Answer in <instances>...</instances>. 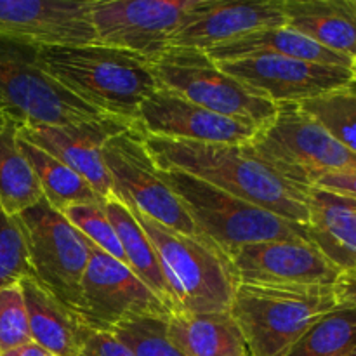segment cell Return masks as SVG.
<instances>
[{
	"label": "cell",
	"instance_id": "obj_1",
	"mask_svg": "<svg viewBox=\"0 0 356 356\" xmlns=\"http://www.w3.org/2000/svg\"><path fill=\"white\" fill-rule=\"evenodd\" d=\"M145 141L159 169L186 172L287 221L308 226L312 188L305 190L280 176L250 143H191L146 134Z\"/></svg>",
	"mask_w": 356,
	"mask_h": 356
},
{
	"label": "cell",
	"instance_id": "obj_2",
	"mask_svg": "<svg viewBox=\"0 0 356 356\" xmlns=\"http://www.w3.org/2000/svg\"><path fill=\"white\" fill-rule=\"evenodd\" d=\"M45 72L90 108L138 127L143 101L160 87L152 63L139 54L101 44L38 47Z\"/></svg>",
	"mask_w": 356,
	"mask_h": 356
},
{
	"label": "cell",
	"instance_id": "obj_3",
	"mask_svg": "<svg viewBox=\"0 0 356 356\" xmlns=\"http://www.w3.org/2000/svg\"><path fill=\"white\" fill-rule=\"evenodd\" d=\"M131 212L153 243L176 313H228L238 287L232 259L204 236L174 232Z\"/></svg>",
	"mask_w": 356,
	"mask_h": 356
},
{
	"label": "cell",
	"instance_id": "obj_4",
	"mask_svg": "<svg viewBox=\"0 0 356 356\" xmlns=\"http://www.w3.org/2000/svg\"><path fill=\"white\" fill-rule=\"evenodd\" d=\"M159 172L184 205L198 233L211 240L229 259L236 250L250 243L309 240L306 226L233 197L198 177L174 169H159Z\"/></svg>",
	"mask_w": 356,
	"mask_h": 356
},
{
	"label": "cell",
	"instance_id": "obj_5",
	"mask_svg": "<svg viewBox=\"0 0 356 356\" xmlns=\"http://www.w3.org/2000/svg\"><path fill=\"white\" fill-rule=\"evenodd\" d=\"M337 306L334 287L238 284L229 315L238 325L250 356H285Z\"/></svg>",
	"mask_w": 356,
	"mask_h": 356
},
{
	"label": "cell",
	"instance_id": "obj_6",
	"mask_svg": "<svg viewBox=\"0 0 356 356\" xmlns=\"http://www.w3.org/2000/svg\"><path fill=\"white\" fill-rule=\"evenodd\" d=\"M250 145L280 176L305 190L322 174L356 172V153L299 103L278 104L273 120L257 129Z\"/></svg>",
	"mask_w": 356,
	"mask_h": 356
},
{
	"label": "cell",
	"instance_id": "obj_7",
	"mask_svg": "<svg viewBox=\"0 0 356 356\" xmlns=\"http://www.w3.org/2000/svg\"><path fill=\"white\" fill-rule=\"evenodd\" d=\"M149 63L160 87L214 113L249 122L259 129L277 115L278 104L228 75L202 49L169 45Z\"/></svg>",
	"mask_w": 356,
	"mask_h": 356
},
{
	"label": "cell",
	"instance_id": "obj_8",
	"mask_svg": "<svg viewBox=\"0 0 356 356\" xmlns=\"http://www.w3.org/2000/svg\"><path fill=\"white\" fill-rule=\"evenodd\" d=\"M0 101L30 125H65L103 117L45 72L38 47L6 35H0Z\"/></svg>",
	"mask_w": 356,
	"mask_h": 356
},
{
	"label": "cell",
	"instance_id": "obj_9",
	"mask_svg": "<svg viewBox=\"0 0 356 356\" xmlns=\"http://www.w3.org/2000/svg\"><path fill=\"white\" fill-rule=\"evenodd\" d=\"M14 218L35 280L79 313L80 284L90 257L89 240L45 198Z\"/></svg>",
	"mask_w": 356,
	"mask_h": 356
},
{
	"label": "cell",
	"instance_id": "obj_10",
	"mask_svg": "<svg viewBox=\"0 0 356 356\" xmlns=\"http://www.w3.org/2000/svg\"><path fill=\"white\" fill-rule=\"evenodd\" d=\"M103 163L110 176L113 197L127 207L174 232L202 236L179 198L160 177L141 129H127L108 139L103 146Z\"/></svg>",
	"mask_w": 356,
	"mask_h": 356
},
{
	"label": "cell",
	"instance_id": "obj_11",
	"mask_svg": "<svg viewBox=\"0 0 356 356\" xmlns=\"http://www.w3.org/2000/svg\"><path fill=\"white\" fill-rule=\"evenodd\" d=\"M79 315L94 332L139 316H170V309L120 261L90 243V257L80 284Z\"/></svg>",
	"mask_w": 356,
	"mask_h": 356
},
{
	"label": "cell",
	"instance_id": "obj_12",
	"mask_svg": "<svg viewBox=\"0 0 356 356\" xmlns=\"http://www.w3.org/2000/svg\"><path fill=\"white\" fill-rule=\"evenodd\" d=\"M197 0H94L97 44L153 59L169 47Z\"/></svg>",
	"mask_w": 356,
	"mask_h": 356
},
{
	"label": "cell",
	"instance_id": "obj_13",
	"mask_svg": "<svg viewBox=\"0 0 356 356\" xmlns=\"http://www.w3.org/2000/svg\"><path fill=\"white\" fill-rule=\"evenodd\" d=\"M238 284L263 287H334L343 271L309 240H270L232 256Z\"/></svg>",
	"mask_w": 356,
	"mask_h": 356
},
{
	"label": "cell",
	"instance_id": "obj_14",
	"mask_svg": "<svg viewBox=\"0 0 356 356\" xmlns=\"http://www.w3.org/2000/svg\"><path fill=\"white\" fill-rule=\"evenodd\" d=\"M218 65L275 104L302 103L341 89L356 79L355 70L284 56H252Z\"/></svg>",
	"mask_w": 356,
	"mask_h": 356
},
{
	"label": "cell",
	"instance_id": "obj_15",
	"mask_svg": "<svg viewBox=\"0 0 356 356\" xmlns=\"http://www.w3.org/2000/svg\"><path fill=\"white\" fill-rule=\"evenodd\" d=\"M136 125L131 122L103 115L92 120L65 125L21 124L19 138L26 139L75 170L101 198L106 200L108 197H113V188L103 163V146L108 139Z\"/></svg>",
	"mask_w": 356,
	"mask_h": 356
},
{
	"label": "cell",
	"instance_id": "obj_16",
	"mask_svg": "<svg viewBox=\"0 0 356 356\" xmlns=\"http://www.w3.org/2000/svg\"><path fill=\"white\" fill-rule=\"evenodd\" d=\"M94 0H0V35L35 47L97 44Z\"/></svg>",
	"mask_w": 356,
	"mask_h": 356
},
{
	"label": "cell",
	"instance_id": "obj_17",
	"mask_svg": "<svg viewBox=\"0 0 356 356\" xmlns=\"http://www.w3.org/2000/svg\"><path fill=\"white\" fill-rule=\"evenodd\" d=\"M138 127L155 138L228 145L250 143L259 129L249 122L198 106L165 87H159L143 101L138 111Z\"/></svg>",
	"mask_w": 356,
	"mask_h": 356
},
{
	"label": "cell",
	"instance_id": "obj_18",
	"mask_svg": "<svg viewBox=\"0 0 356 356\" xmlns=\"http://www.w3.org/2000/svg\"><path fill=\"white\" fill-rule=\"evenodd\" d=\"M271 26H285L282 0H197L169 45L209 51L250 31Z\"/></svg>",
	"mask_w": 356,
	"mask_h": 356
},
{
	"label": "cell",
	"instance_id": "obj_19",
	"mask_svg": "<svg viewBox=\"0 0 356 356\" xmlns=\"http://www.w3.org/2000/svg\"><path fill=\"white\" fill-rule=\"evenodd\" d=\"M19 285L26 305L31 341L58 356H79L94 330L75 309L66 306L35 278H23Z\"/></svg>",
	"mask_w": 356,
	"mask_h": 356
},
{
	"label": "cell",
	"instance_id": "obj_20",
	"mask_svg": "<svg viewBox=\"0 0 356 356\" xmlns=\"http://www.w3.org/2000/svg\"><path fill=\"white\" fill-rule=\"evenodd\" d=\"M309 240L343 273L356 270V198L313 186L308 197Z\"/></svg>",
	"mask_w": 356,
	"mask_h": 356
},
{
	"label": "cell",
	"instance_id": "obj_21",
	"mask_svg": "<svg viewBox=\"0 0 356 356\" xmlns=\"http://www.w3.org/2000/svg\"><path fill=\"white\" fill-rule=\"evenodd\" d=\"M285 26L339 54L356 56V0H282Z\"/></svg>",
	"mask_w": 356,
	"mask_h": 356
},
{
	"label": "cell",
	"instance_id": "obj_22",
	"mask_svg": "<svg viewBox=\"0 0 356 356\" xmlns=\"http://www.w3.org/2000/svg\"><path fill=\"white\" fill-rule=\"evenodd\" d=\"M207 52L216 63L233 59L252 58V56H284L318 65L341 66L353 70V58L339 54L309 40L305 35L291 30L289 26H271L236 37L233 40L211 47Z\"/></svg>",
	"mask_w": 356,
	"mask_h": 356
},
{
	"label": "cell",
	"instance_id": "obj_23",
	"mask_svg": "<svg viewBox=\"0 0 356 356\" xmlns=\"http://www.w3.org/2000/svg\"><path fill=\"white\" fill-rule=\"evenodd\" d=\"M170 343L188 356H250L238 325L228 313L167 316Z\"/></svg>",
	"mask_w": 356,
	"mask_h": 356
},
{
	"label": "cell",
	"instance_id": "obj_24",
	"mask_svg": "<svg viewBox=\"0 0 356 356\" xmlns=\"http://www.w3.org/2000/svg\"><path fill=\"white\" fill-rule=\"evenodd\" d=\"M24 124L9 110L0 111V207L10 216L23 212L44 198L19 148V127Z\"/></svg>",
	"mask_w": 356,
	"mask_h": 356
},
{
	"label": "cell",
	"instance_id": "obj_25",
	"mask_svg": "<svg viewBox=\"0 0 356 356\" xmlns=\"http://www.w3.org/2000/svg\"><path fill=\"white\" fill-rule=\"evenodd\" d=\"M104 209H106L108 219L113 225L115 233H117L120 245L125 254V264L131 268L132 273L149 287V291L170 309V313H176L170 296L169 285H167L163 271L160 268L159 257H156L153 243L149 242L148 235L136 221L131 209L118 200L117 197H108L104 200Z\"/></svg>",
	"mask_w": 356,
	"mask_h": 356
},
{
	"label": "cell",
	"instance_id": "obj_26",
	"mask_svg": "<svg viewBox=\"0 0 356 356\" xmlns=\"http://www.w3.org/2000/svg\"><path fill=\"white\" fill-rule=\"evenodd\" d=\"M19 148L40 184L42 195L56 211L61 212L63 209L73 204L104 202V198H101L83 177H80L75 170L66 167L58 159L49 155L47 152L21 138Z\"/></svg>",
	"mask_w": 356,
	"mask_h": 356
},
{
	"label": "cell",
	"instance_id": "obj_27",
	"mask_svg": "<svg viewBox=\"0 0 356 356\" xmlns=\"http://www.w3.org/2000/svg\"><path fill=\"white\" fill-rule=\"evenodd\" d=\"M356 346V308L339 305L318 320L285 356H348Z\"/></svg>",
	"mask_w": 356,
	"mask_h": 356
},
{
	"label": "cell",
	"instance_id": "obj_28",
	"mask_svg": "<svg viewBox=\"0 0 356 356\" xmlns=\"http://www.w3.org/2000/svg\"><path fill=\"white\" fill-rule=\"evenodd\" d=\"M299 104L306 113L318 120L341 145L356 153V79L341 89L302 101Z\"/></svg>",
	"mask_w": 356,
	"mask_h": 356
},
{
	"label": "cell",
	"instance_id": "obj_29",
	"mask_svg": "<svg viewBox=\"0 0 356 356\" xmlns=\"http://www.w3.org/2000/svg\"><path fill=\"white\" fill-rule=\"evenodd\" d=\"M61 214L70 221L73 228L79 229L90 243L106 252L113 259L125 264V254L120 245L113 225L108 219L104 202L92 204H73L63 209ZM127 266V264H125Z\"/></svg>",
	"mask_w": 356,
	"mask_h": 356
},
{
	"label": "cell",
	"instance_id": "obj_30",
	"mask_svg": "<svg viewBox=\"0 0 356 356\" xmlns=\"http://www.w3.org/2000/svg\"><path fill=\"white\" fill-rule=\"evenodd\" d=\"M165 320L167 316H139L120 323L111 334L136 356H188L167 337Z\"/></svg>",
	"mask_w": 356,
	"mask_h": 356
},
{
	"label": "cell",
	"instance_id": "obj_31",
	"mask_svg": "<svg viewBox=\"0 0 356 356\" xmlns=\"http://www.w3.org/2000/svg\"><path fill=\"white\" fill-rule=\"evenodd\" d=\"M30 277L33 273L19 225L0 207V289Z\"/></svg>",
	"mask_w": 356,
	"mask_h": 356
},
{
	"label": "cell",
	"instance_id": "obj_32",
	"mask_svg": "<svg viewBox=\"0 0 356 356\" xmlns=\"http://www.w3.org/2000/svg\"><path fill=\"white\" fill-rule=\"evenodd\" d=\"M30 323L19 282L0 289V355L30 343Z\"/></svg>",
	"mask_w": 356,
	"mask_h": 356
},
{
	"label": "cell",
	"instance_id": "obj_33",
	"mask_svg": "<svg viewBox=\"0 0 356 356\" xmlns=\"http://www.w3.org/2000/svg\"><path fill=\"white\" fill-rule=\"evenodd\" d=\"M79 356H136L127 344L111 332H92L87 337L86 344Z\"/></svg>",
	"mask_w": 356,
	"mask_h": 356
},
{
	"label": "cell",
	"instance_id": "obj_34",
	"mask_svg": "<svg viewBox=\"0 0 356 356\" xmlns=\"http://www.w3.org/2000/svg\"><path fill=\"white\" fill-rule=\"evenodd\" d=\"M313 186L332 193L356 198V172H327L315 181Z\"/></svg>",
	"mask_w": 356,
	"mask_h": 356
},
{
	"label": "cell",
	"instance_id": "obj_35",
	"mask_svg": "<svg viewBox=\"0 0 356 356\" xmlns=\"http://www.w3.org/2000/svg\"><path fill=\"white\" fill-rule=\"evenodd\" d=\"M334 291H336L339 305L353 306V308H356V277L344 273L343 277L337 280V284L334 285Z\"/></svg>",
	"mask_w": 356,
	"mask_h": 356
},
{
	"label": "cell",
	"instance_id": "obj_36",
	"mask_svg": "<svg viewBox=\"0 0 356 356\" xmlns=\"http://www.w3.org/2000/svg\"><path fill=\"white\" fill-rule=\"evenodd\" d=\"M0 356H58V355L51 353L49 350L42 348L40 344L35 343V341H30V343L23 344V346L19 348H14V350L7 351V353Z\"/></svg>",
	"mask_w": 356,
	"mask_h": 356
},
{
	"label": "cell",
	"instance_id": "obj_37",
	"mask_svg": "<svg viewBox=\"0 0 356 356\" xmlns=\"http://www.w3.org/2000/svg\"><path fill=\"white\" fill-rule=\"evenodd\" d=\"M2 110H7V108H6V104H3L2 101H0V111H2Z\"/></svg>",
	"mask_w": 356,
	"mask_h": 356
},
{
	"label": "cell",
	"instance_id": "obj_38",
	"mask_svg": "<svg viewBox=\"0 0 356 356\" xmlns=\"http://www.w3.org/2000/svg\"><path fill=\"white\" fill-rule=\"evenodd\" d=\"M348 356H356V346L353 348V351H351V353H350V355H348Z\"/></svg>",
	"mask_w": 356,
	"mask_h": 356
},
{
	"label": "cell",
	"instance_id": "obj_39",
	"mask_svg": "<svg viewBox=\"0 0 356 356\" xmlns=\"http://www.w3.org/2000/svg\"><path fill=\"white\" fill-rule=\"evenodd\" d=\"M353 61H355V65H353V70H355V73H356V56H355V59H353Z\"/></svg>",
	"mask_w": 356,
	"mask_h": 356
},
{
	"label": "cell",
	"instance_id": "obj_40",
	"mask_svg": "<svg viewBox=\"0 0 356 356\" xmlns=\"http://www.w3.org/2000/svg\"><path fill=\"white\" fill-rule=\"evenodd\" d=\"M346 275H351V277H356V270L353 271V273H346Z\"/></svg>",
	"mask_w": 356,
	"mask_h": 356
}]
</instances>
